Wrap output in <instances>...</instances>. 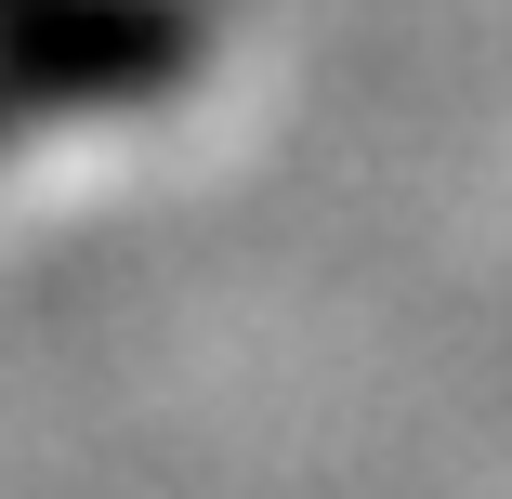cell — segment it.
<instances>
[{"instance_id":"cell-1","label":"cell","mask_w":512,"mask_h":499,"mask_svg":"<svg viewBox=\"0 0 512 499\" xmlns=\"http://www.w3.org/2000/svg\"><path fill=\"white\" fill-rule=\"evenodd\" d=\"M0 53H40V79H79V92H132L158 79L171 14H145V0H0Z\"/></svg>"}]
</instances>
